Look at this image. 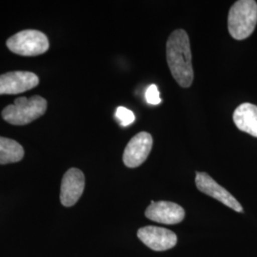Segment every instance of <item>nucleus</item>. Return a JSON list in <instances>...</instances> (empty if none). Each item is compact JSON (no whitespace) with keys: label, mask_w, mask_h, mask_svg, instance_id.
Wrapping results in <instances>:
<instances>
[{"label":"nucleus","mask_w":257,"mask_h":257,"mask_svg":"<svg viewBox=\"0 0 257 257\" xmlns=\"http://www.w3.org/2000/svg\"><path fill=\"white\" fill-rule=\"evenodd\" d=\"M39 84L37 74L31 72H10L0 75V95L19 94Z\"/></svg>","instance_id":"8"},{"label":"nucleus","mask_w":257,"mask_h":257,"mask_svg":"<svg viewBox=\"0 0 257 257\" xmlns=\"http://www.w3.org/2000/svg\"><path fill=\"white\" fill-rule=\"evenodd\" d=\"M233 122L242 132L257 138V106L242 103L233 112Z\"/></svg>","instance_id":"11"},{"label":"nucleus","mask_w":257,"mask_h":257,"mask_svg":"<svg viewBox=\"0 0 257 257\" xmlns=\"http://www.w3.org/2000/svg\"><path fill=\"white\" fill-rule=\"evenodd\" d=\"M145 215L150 220L166 225H175L182 222L185 217L183 208L170 201H152L145 211Z\"/></svg>","instance_id":"9"},{"label":"nucleus","mask_w":257,"mask_h":257,"mask_svg":"<svg viewBox=\"0 0 257 257\" xmlns=\"http://www.w3.org/2000/svg\"><path fill=\"white\" fill-rule=\"evenodd\" d=\"M138 237L147 247L156 251L174 248L177 243V236L174 231L156 226H147L139 229Z\"/></svg>","instance_id":"7"},{"label":"nucleus","mask_w":257,"mask_h":257,"mask_svg":"<svg viewBox=\"0 0 257 257\" xmlns=\"http://www.w3.org/2000/svg\"><path fill=\"white\" fill-rule=\"evenodd\" d=\"M195 184L200 192L218 200L219 202L223 203L233 211L243 212V207L241 206V204L225 188L220 186L208 174L197 172L195 177Z\"/></svg>","instance_id":"6"},{"label":"nucleus","mask_w":257,"mask_h":257,"mask_svg":"<svg viewBox=\"0 0 257 257\" xmlns=\"http://www.w3.org/2000/svg\"><path fill=\"white\" fill-rule=\"evenodd\" d=\"M256 24V1L240 0L231 6L228 17V29L234 39H246L253 33Z\"/></svg>","instance_id":"2"},{"label":"nucleus","mask_w":257,"mask_h":257,"mask_svg":"<svg viewBox=\"0 0 257 257\" xmlns=\"http://www.w3.org/2000/svg\"><path fill=\"white\" fill-rule=\"evenodd\" d=\"M115 117L119 121L120 125L123 127H126V126L133 124L136 119L134 112L125 107H118L116 109Z\"/></svg>","instance_id":"13"},{"label":"nucleus","mask_w":257,"mask_h":257,"mask_svg":"<svg viewBox=\"0 0 257 257\" xmlns=\"http://www.w3.org/2000/svg\"><path fill=\"white\" fill-rule=\"evenodd\" d=\"M6 44L11 52L23 56L42 55L50 46L48 37L37 30L21 31L10 37Z\"/></svg>","instance_id":"4"},{"label":"nucleus","mask_w":257,"mask_h":257,"mask_svg":"<svg viewBox=\"0 0 257 257\" xmlns=\"http://www.w3.org/2000/svg\"><path fill=\"white\" fill-rule=\"evenodd\" d=\"M24 150L17 141L0 137V165L16 163L22 160Z\"/></svg>","instance_id":"12"},{"label":"nucleus","mask_w":257,"mask_h":257,"mask_svg":"<svg viewBox=\"0 0 257 257\" xmlns=\"http://www.w3.org/2000/svg\"><path fill=\"white\" fill-rule=\"evenodd\" d=\"M145 99L151 105H158L161 102L156 85H151L148 87L147 91L145 92Z\"/></svg>","instance_id":"14"},{"label":"nucleus","mask_w":257,"mask_h":257,"mask_svg":"<svg viewBox=\"0 0 257 257\" xmlns=\"http://www.w3.org/2000/svg\"><path fill=\"white\" fill-rule=\"evenodd\" d=\"M168 66L175 81L182 88H189L193 81L192 51L189 36L184 30H175L166 45Z\"/></svg>","instance_id":"1"},{"label":"nucleus","mask_w":257,"mask_h":257,"mask_svg":"<svg viewBox=\"0 0 257 257\" xmlns=\"http://www.w3.org/2000/svg\"><path fill=\"white\" fill-rule=\"evenodd\" d=\"M153 138L147 132H141L128 141L123 154V162L128 168L143 164L153 148Z\"/></svg>","instance_id":"5"},{"label":"nucleus","mask_w":257,"mask_h":257,"mask_svg":"<svg viewBox=\"0 0 257 257\" xmlns=\"http://www.w3.org/2000/svg\"><path fill=\"white\" fill-rule=\"evenodd\" d=\"M46 110V99L39 95L19 97L2 110V117L12 125L23 126L42 116Z\"/></svg>","instance_id":"3"},{"label":"nucleus","mask_w":257,"mask_h":257,"mask_svg":"<svg viewBox=\"0 0 257 257\" xmlns=\"http://www.w3.org/2000/svg\"><path fill=\"white\" fill-rule=\"evenodd\" d=\"M85 188V176L78 169L66 172L61 183L60 201L65 207H72L81 197Z\"/></svg>","instance_id":"10"}]
</instances>
